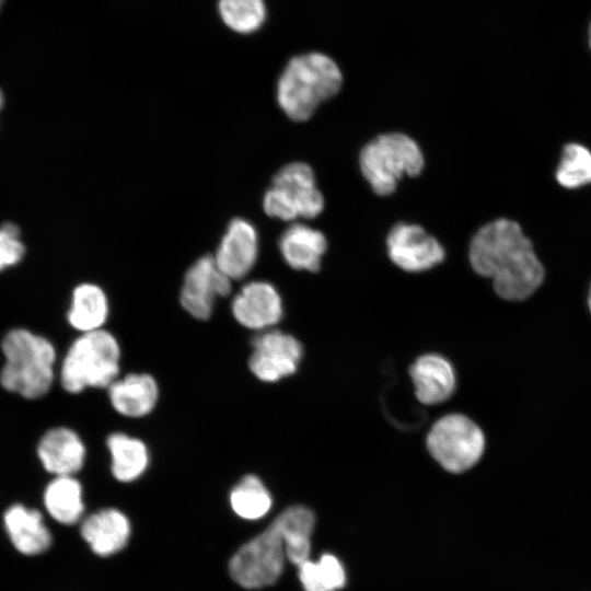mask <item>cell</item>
Listing matches in <instances>:
<instances>
[{
	"instance_id": "32",
	"label": "cell",
	"mask_w": 591,
	"mask_h": 591,
	"mask_svg": "<svg viewBox=\"0 0 591 591\" xmlns=\"http://www.w3.org/2000/svg\"><path fill=\"white\" fill-rule=\"evenodd\" d=\"M3 2H4V0H0V8H1V5H2Z\"/></svg>"
},
{
	"instance_id": "29",
	"label": "cell",
	"mask_w": 591,
	"mask_h": 591,
	"mask_svg": "<svg viewBox=\"0 0 591 591\" xmlns=\"http://www.w3.org/2000/svg\"><path fill=\"white\" fill-rule=\"evenodd\" d=\"M5 104V95L3 90L0 88V112L3 109Z\"/></svg>"
},
{
	"instance_id": "28",
	"label": "cell",
	"mask_w": 591,
	"mask_h": 591,
	"mask_svg": "<svg viewBox=\"0 0 591 591\" xmlns=\"http://www.w3.org/2000/svg\"><path fill=\"white\" fill-rule=\"evenodd\" d=\"M26 254L22 240L0 229V273L18 266Z\"/></svg>"
},
{
	"instance_id": "23",
	"label": "cell",
	"mask_w": 591,
	"mask_h": 591,
	"mask_svg": "<svg viewBox=\"0 0 591 591\" xmlns=\"http://www.w3.org/2000/svg\"><path fill=\"white\" fill-rule=\"evenodd\" d=\"M274 521L283 536L287 559L296 566L309 559L315 522L313 512L305 507L294 506L282 511Z\"/></svg>"
},
{
	"instance_id": "13",
	"label": "cell",
	"mask_w": 591,
	"mask_h": 591,
	"mask_svg": "<svg viewBox=\"0 0 591 591\" xmlns=\"http://www.w3.org/2000/svg\"><path fill=\"white\" fill-rule=\"evenodd\" d=\"M231 311L240 325L258 332L273 328L283 315L279 292L263 280L245 283L233 297Z\"/></svg>"
},
{
	"instance_id": "4",
	"label": "cell",
	"mask_w": 591,
	"mask_h": 591,
	"mask_svg": "<svg viewBox=\"0 0 591 591\" xmlns=\"http://www.w3.org/2000/svg\"><path fill=\"white\" fill-rule=\"evenodd\" d=\"M120 355L118 340L104 328L77 334L60 356L57 383L73 396L107 389L118 378Z\"/></svg>"
},
{
	"instance_id": "12",
	"label": "cell",
	"mask_w": 591,
	"mask_h": 591,
	"mask_svg": "<svg viewBox=\"0 0 591 591\" xmlns=\"http://www.w3.org/2000/svg\"><path fill=\"white\" fill-rule=\"evenodd\" d=\"M86 445L74 428L57 425L47 429L36 444V456L44 472L54 476H74L84 466Z\"/></svg>"
},
{
	"instance_id": "10",
	"label": "cell",
	"mask_w": 591,
	"mask_h": 591,
	"mask_svg": "<svg viewBox=\"0 0 591 591\" xmlns=\"http://www.w3.org/2000/svg\"><path fill=\"white\" fill-rule=\"evenodd\" d=\"M232 280L218 267L212 255H204L187 269L179 293L183 309L194 318H210L215 302L231 292Z\"/></svg>"
},
{
	"instance_id": "11",
	"label": "cell",
	"mask_w": 591,
	"mask_h": 591,
	"mask_svg": "<svg viewBox=\"0 0 591 591\" xmlns=\"http://www.w3.org/2000/svg\"><path fill=\"white\" fill-rule=\"evenodd\" d=\"M386 245L391 260L409 273L428 270L440 264L445 256L439 241L414 223L394 225L387 235Z\"/></svg>"
},
{
	"instance_id": "17",
	"label": "cell",
	"mask_w": 591,
	"mask_h": 591,
	"mask_svg": "<svg viewBox=\"0 0 591 591\" xmlns=\"http://www.w3.org/2000/svg\"><path fill=\"white\" fill-rule=\"evenodd\" d=\"M81 535L96 555L109 556L127 544L130 524L121 511L101 509L83 520Z\"/></svg>"
},
{
	"instance_id": "7",
	"label": "cell",
	"mask_w": 591,
	"mask_h": 591,
	"mask_svg": "<svg viewBox=\"0 0 591 591\" xmlns=\"http://www.w3.org/2000/svg\"><path fill=\"white\" fill-rule=\"evenodd\" d=\"M426 442L431 456L451 473L472 468L485 449L483 431L462 414L439 418L430 428Z\"/></svg>"
},
{
	"instance_id": "25",
	"label": "cell",
	"mask_w": 591,
	"mask_h": 591,
	"mask_svg": "<svg viewBox=\"0 0 591 591\" xmlns=\"http://www.w3.org/2000/svg\"><path fill=\"white\" fill-rule=\"evenodd\" d=\"M305 591H336L346 583V573L337 557L324 554L317 560L310 558L297 566Z\"/></svg>"
},
{
	"instance_id": "3",
	"label": "cell",
	"mask_w": 591,
	"mask_h": 591,
	"mask_svg": "<svg viewBox=\"0 0 591 591\" xmlns=\"http://www.w3.org/2000/svg\"><path fill=\"white\" fill-rule=\"evenodd\" d=\"M341 85L343 73L333 58L320 51L301 54L285 66L277 82V102L289 118L303 121Z\"/></svg>"
},
{
	"instance_id": "31",
	"label": "cell",
	"mask_w": 591,
	"mask_h": 591,
	"mask_svg": "<svg viewBox=\"0 0 591 591\" xmlns=\"http://www.w3.org/2000/svg\"><path fill=\"white\" fill-rule=\"evenodd\" d=\"M588 304H589L590 312H591V288H590V292H589Z\"/></svg>"
},
{
	"instance_id": "6",
	"label": "cell",
	"mask_w": 591,
	"mask_h": 591,
	"mask_svg": "<svg viewBox=\"0 0 591 591\" xmlns=\"http://www.w3.org/2000/svg\"><path fill=\"white\" fill-rule=\"evenodd\" d=\"M263 209L267 216L283 221L317 217L324 209V198L311 166L292 162L281 167L264 195Z\"/></svg>"
},
{
	"instance_id": "1",
	"label": "cell",
	"mask_w": 591,
	"mask_h": 591,
	"mask_svg": "<svg viewBox=\"0 0 591 591\" xmlns=\"http://www.w3.org/2000/svg\"><path fill=\"white\" fill-rule=\"evenodd\" d=\"M470 262L478 275L493 279L500 298L510 301L526 299L544 279L531 241L508 219L495 220L477 231L470 245Z\"/></svg>"
},
{
	"instance_id": "27",
	"label": "cell",
	"mask_w": 591,
	"mask_h": 591,
	"mask_svg": "<svg viewBox=\"0 0 591 591\" xmlns=\"http://www.w3.org/2000/svg\"><path fill=\"white\" fill-rule=\"evenodd\" d=\"M556 177L558 183L567 188H577L591 183V152L578 143L567 144Z\"/></svg>"
},
{
	"instance_id": "26",
	"label": "cell",
	"mask_w": 591,
	"mask_h": 591,
	"mask_svg": "<svg viewBox=\"0 0 591 591\" xmlns=\"http://www.w3.org/2000/svg\"><path fill=\"white\" fill-rule=\"evenodd\" d=\"M218 11L223 23L240 34L258 31L267 16L264 0H219Z\"/></svg>"
},
{
	"instance_id": "15",
	"label": "cell",
	"mask_w": 591,
	"mask_h": 591,
	"mask_svg": "<svg viewBox=\"0 0 591 591\" xmlns=\"http://www.w3.org/2000/svg\"><path fill=\"white\" fill-rule=\"evenodd\" d=\"M409 374L417 399L425 405L447 401L455 390V373L452 364L437 354L424 355L412 364Z\"/></svg>"
},
{
	"instance_id": "24",
	"label": "cell",
	"mask_w": 591,
	"mask_h": 591,
	"mask_svg": "<svg viewBox=\"0 0 591 591\" xmlns=\"http://www.w3.org/2000/svg\"><path fill=\"white\" fill-rule=\"evenodd\" d=\"M229 499L232 510L245 520L263 518L269 511L273 502L264 483L252 474L244 476L234 485Z\"/></svg>"
},
{
	"instance_id": "22",
	"label": "cell",
	"mask_w": 591,
	"mask_h": 591,
	"mask_svg": "<svg viewBox=\"0 0 591 591\" xmlns=\"http://www.w3.org/2000/svg\"><path fill=\"white\" fill-rule=\"evenodd\" d=\"M43 503L53 519L73 524L84 511L83 489L74 476H54L43 489Z\"/></svg>"
},
{
	"instance_id": "16",
	"label": "cell",
	"mask_w": 591,
	"mask_h": 591,
	"mask_svg": "<svg viewBox=\"0 0 591 591\" xmlns=\"http://www.w3.org/2000/svg\"><path fill=\"white\" fill-rule=\"evenodd\" d=\"M107 391L113 408L129 418L149 415L159 399V385L148 373H129L117 378Z\"/></svg>"
},
{
	"instance_id": "2",
	"label": "cell",
	"mask_w": 591,
	"mask_h": 591,
	"mask_svg": "<svg viewBox=\"0 0 591 591\" xmlns=\"http://www.w3.org/2000/svg\"><path fill=\"white\" fill-rule=\"evenodd\" d=\"M3 362L0 385L25 399L46 396L57 383L60 356L55 343L24 327L5 333L1 340Z\"/></svg>"
},
{
	"instance_id": "30",
	"label": "cell",
	"mask_w": 591,
	"mask_h": 591,
	"mask_svg": "<svg viewBox=\"0 0 591 591\" xmlns=\"http://www.w3.org/2000/svg\"><path fill=\"white\" fill-rule=\"evenodd\" d=\"M588 38H589V45H590V48H591V22H590V26H589V30H588Z\"/></svg>"
},
{
	"instance_id": "18",
	"label": "cell",
	"mask_w": 591,
	"mask_h": 591,
	"mask_svg": "<svg viewBox=\"0 0 591 591\" xmlns=\"http://www.w3.org/2000/svg\"><path fill=\"white\" fill-rule=\"evenodd\" d=\"M108 314V299L99 285L84 281L73 286L65 316L74 333L102 329Z\"/></svg>"
},
{
	"instance_id": "8",
	"label": "cell",
	"mask_w": 591,
	"mask_h": 591,
	"mask_svg": "<svg viewBox=\"0 0 591 591\" xmlns=\"http://www.w3.org/2000/svg\"><path fill=\"white\" fill-rule=\"evenodd\" d=\"M286 559L283 536L273 521L260 534L235 552L229 563V572L245 589L264 588L277 581Z\"/></svg>"
},
{
	"instance_id": "19",
	"label": "cell",
	"mask_w": 591,
	"mask_h": 591,
	"mask_svg": "<svg viewBox=\"0 0 591 591\" xmlns=\"http://www.w3.org/2000/svg\"><path fill=\"white\" fill-rule=\"evenodd\" d=\"M279 251L293 269L317 271L327 248L325 235L308 224L292 223L280 235Z\"/></svg>"
},
{
	"instance_id": "5",
	"label": "cell",
	"mask_w": 591,
	"mask_h": 591,
	"mask_svg": "<svg viewBox=\"0 0 591 591\" xmlns=\"http://www.w3.org/2000/svg\"><path fill=\"white\" fill-rule=\"evenodd\" d=\"M359 165L373 192L387 196L405 175L417 176L421 173L425 158L414 139L392 132L368 142L360 152Z\"/></svg>"
},
{
	"instance_id": "21",
	"label": "cell",
	"mask_w": 591,
	"mask_h": 591,
	"mask_svg": "<svg viewBox=\"0 0 591 591\" xmlns=\"http://www.w3.org/2000/svg\"><path fill=\"white\" fill-rule=\"evenodd\" d=\"M106 445L112 474L117 480L130 483L146 472L150 456L142 440L124 432H113L107 437Z\"/></svg>"
},
{
	"instance_id": "14",
	"label": "cell",
	"mask_w": 591,
	"mask_h": 591,
	"mask_svg": "<svg viewBox=\"0 0 591 591\" xmlns=\"http://www.w3.org/2000/svg\"><path fill=\"white\" fill-rule=\"evenodd\" d=\"M259 252L256 228L246 219L228 224L213 256L220 270L232 281L244 278L255 266Z\"/></svg>"
},
{
	"instance_id": "9",
	"label": "cell",
	"mask_w": 591,
	"mask_h": 591,
	"mask_svg": "<svg viewBox=\"0 0 591 591\" xmlns=\"http://www.w3.org/2000/svg\"><path fill=\"white\" fill-rule=\"evenodd\" d=\"M301 343L279 329H266L252 340L251 372L263 382H277L293 374L302 359Z\"/></svg>"
},
{
	"instance_id": "20",
	"label": "cell",
	"mask_w": 591,
	"mask_h": 591,
	"mask_svg": "<svg viewBox=\"0 0 591 591\" xmlns=\"http://www.w3.org/2000/svg\"><path fill=\"white\" fill-rule=\"evenodd\" d=\"M3 521L12 544L20 553L37 555L50 546V533L37 509L16 502L5 510Z\"/></svg>"
}]
</instances>
